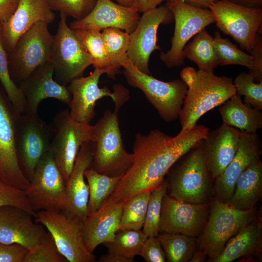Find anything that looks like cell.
<instances>
[{
	"label": "cell",
	"mask_w": 262,
	"mask_h": 262,
	"mask_svg": "<svg viewBox=\"0 0 262 262\" xmlns=\"http://www.w3.org/2000/svg\"><path fill=\"white\" fill-rule=\"evenodd\" d=\"M55 14L46 0H19L16 9L1 23V38L7 53H10L18 39L35 23L53 22Z\"/></svg>",
	"instance_id": "25"
},
{
	"label": "cell",
	"mask_w": 262,
	"mask_h": 262,
	"mask_svg": "<svg viewBox=\"0 0 262 262\" xmlns=\"http://www.w3.org/2000/svg\"><path fill=\"white\" fill-rule=\"evenodd\" d=\"M210 206V202L193 204L180 201L166 193L162 201L160 232L181 234L196 238L205 226Z\"/></svg>",
	"instance_id": "18"
},
{
	"label": "cell",
	"mask_w": 262,
	"mask_h": 262,
	"mask_svg": "<svg viewBox=\"0 0 262 262\" xmlns=\"http://www.w3.org/2000/svg\"><path fill=\"white\" fill-rule=\"evenodd\" d=\"M209 9L216 27L250 54L257 34H262V8L245 7L228 0H216Z\"/></svg>",
	"instance_id": "12"
},
{
	"label": "cell",
	"mask_w": 262,
	"mask_h": 262,
	"mask_svg": "<svg viewBox=\"0 0 262 262\" xmlns=\"http://www.w3.org/2000/svg\"><path fill=\"white\" fill-rule=\"evenodd\" d=\"M100 262H130V261L123 257L116 254L108 253L102 255L99 259Z\"/></svg>",
	"instance_id": "51"
},
{
	"label": "cell",
	"mask_w": 262,
	"mask_h": 262,
	"mask_svg": "<svg viewBox=\"0 0 262 262\" xmlns=\"http://www.w3.org/2000/svg\"><path fill=\"white\" fill-rule=\"evenodd\" d=\"M262 194V163L261 160L245 169L239 176L228 203L240 210L254 208Z\"/></svg>",
	"instance_id": "28"
},
{
	"label": "cell",
	"mask_w": 262,
	"mask_h": 262,
	"mask_svg": "<svg viewBox=\"0 0 262 262\" xmlns=\"http://www.w3.org/2000/svg\"><path fill=\"white\" fill-rule=\"evenodd\" d=\"M96 144L91 141L82 145L72 172L66 182V205L62 212L71 218L83 220L88 215L89 188L84 173L92 166Z\"/></svg>",
	"instance_id": "22"
},
{
	"label": "cell",
	"mask_w": 262,
	"mask_h": 262,
	"mask_svg": "<svg viewBox=\"0 0 262 262\" xmlns=\"http://www.w3.org/2000/svg\"><path fill=\"white\" fill-rule=\"evenodd\" d=\"M166 193L167 184L165 179L158 187L151 191L142 229L147 237H156L160 232L162 201Z\"/></svg>",
	"instance_id": "39"
},
{
	"label": "cell",
	"mask_w": 262,
	"mask_h": 262,
	"mask_svg": "<svg viewBox=\"0 0 262 262\" xmlns=\"http://www.w3.org/2000/svg\"><path fill=\"white\" fill-rule=\"evenodd\" d=\"M124 204L107 199L97 211L82 220L83 241L90 252L93 253L99 245L113 241L118 231Z\"/></svg>",
	"instance_id": "26"
},
{
	"label": "cell",
	"mask_w": 262,
	"mask_h": 262,
	"mask_svg": "<svg viewBox=\"0 0 262 262\" xmlns=\"http://www.w3.org/2000/svg\"><path fill=\"white\" fill-rule=\"evenodd\" d=\"M236 94L244 96L243 102L262 110V82H256L250 73L242 72L233 81Z\"/></svg>",
	"instance_id": "41"
},
{
	"label": "cell",
	"mask_w": 262,
	"mask_h": 262,
	"mask_svg": "<svg viewBox=\"0 0 262 262\" xmlns=\"http://www.w3.org/2000/svg\"><path fill=\"white\" fill-rule=\"evenodd\" d=\"M19 0H0V21H7L17 8Z\"/></svg>",
	"instance_id": "47"
},
{
	"label": "cell",
	"mask_w": 262,
	"mask_h": 262,
	"mask_svg": "<svg viewBox=\"0 0 262 262\" xmlns=\"http://www.w3.org/2000/svg\"><path fill=\"white\" fill-rule=\"evenodd\" d=\"M262 148L261 140L257 132L240 131L237 153L222 173L214 180V198L222 202H228L240 174L248 166L261 160Z\"/></svg>",
	"instance_id": "19"
},
{
	"label": "cell",
	"mask_w": 262,
	"mask_h": 262,
	"mask_svg": "<svg viewBox=\"0 0 262 262\" xmlns=\"http://www.w3.org/2000/svg\"><path fill=\"white\" fill-rule=\"evenodd\" d=\"M151 192H141L124 203L118 231L142 229Z\"/></svg>",
	"instance_id": "35"
},
{
	"label": "cell",
	"mask_w": 262,
	"mask_h": 262,
	"mask_svg": "<svg viewBox=\"0 0 262 262\" xmlns=\"http://www.w3.org/2000/svg\"><path fill=\"white\" fill-rule=\"evenodd\" d=\"M118 112L107 110L94 125L96 144L92 167L110 177H122L131 166L133 154L124 146Z\"/></svg>",
	"instance_id": "5"
},
{
	"label": "cell",
	"mask_w": 262,
	"mask_h": 262,
	"mask_svg": "<svg viewBox=\"0 0 262 262\" xmlns=\"http://www.w3.org/2000/svg\"><path fill=\"white\" fill-rule=\"evenodd\" d=\"M18 115L6 94L0 90V177L10 185L25 190L30 181L20 168L15 144Z\"/></svg>",
	"instance_id": "17"
},
{
	"label": "cell",
	"mask_w": 262,
	"mask_h": 262,
	"mask_svg": "<svg viewBox=\"0 0 262 262\" xmlns=\"http://www.w3.org/2000/svg\"><path fill=\"white\" fill-rule=\"evenodd\" d=\"M157 237L168 262H189L197 248L196 238L183 234L160 232Z\"/></svg>",
	"instance_id": "33"
},
{
	"label": "cell",
	"mask_w": 262,
	"mask_h": 262,
	"mask_svg": "<svg viewBox=\"0 0 262 262\" xmlns=\"http://www.w3.org/2000/svg\"><path fill=\"white\" fill-rule=\"evenodd\" d=\"M207 257L206 254L200 249L196 250L194 252L189 262H203Z\"/></svg>",
	"instance_id": "53"
},
{
	"label": "cell",
	"mask_w": 262,
	"mask_h": 262,
	"mask_svg": "<svg viewBox=\"0 0 262 262\" xmlns=\"http://www.w3.org/2000/svg\"><path fill=\"white\" fill-rule=\"evenodd\" d=\"M48 25L43 22L35 23L20 36L9 53V74L18 86L38 66L50 60L53 36Z\"/></svg>",
	"instance_id": "7"
},
{
	"label": "cell",
	"mask_w": 262,
	"mask_h": 262,
	"mask_svg": "<svg viewBox=\"0 0 262 262\" xmlns=\"http://www.w3.org/2000/svg\"><path fill=\"white\" fill-rule=\"evenodd\" d=\"M184 56L194 62L199 70L213 73L218 66L213 44V37L205 29L196 34L184 48Z\"/></svg>",
	"instance_id": "31"
},
{
	"label": "cell",
	"mask_w": 262,
	"mask_h": 262,
	"mask_svg": "<svg viewBox=\"0 0 262 262\" xmlns=\"http://www.w3.org/2000/svg\"><path fill=\"white\" fill-rule=\"evenodd\" d=\"M25 210L12 205L0 207V242L18 244L31 249L38 245L46 231L34 222Z\"/></svg>",
	"instance_id": "24"
},
{
	"label": "cell",
	"mask_w": 262,
	"mask_h": 262,
	"mask_svg": "<svg viewBox=\"0 0 262 262\" xmlns=\"http://www.w3.org/2000/svg\"><path fill=\"white\" fill-rule=\"evenodd\" d=\"M166 4L173 14L175 29L170 49L166 52L162 51L160 56L165 66L171 68L183 64V50L188 41L215 21L209 8L196 7L181 0L167 1Z\"/></svg>",
	"instance_id": "10"
},
{
	"label": "cell",
	"mask_w": 262,
	"mask_h": 262,
	"mask_svg": "<svg viewBox=\"0 0 262 262\" xmlns=\"http://www.w3.org/2000/svg\"><path fill=\"white\" fill-rule=\"evenodd\" d=\"M6 205L20 208L33 217L36 214L29 203L25 190L10 185L0 177V207Z\"/></svg>",
	"instance_id": "43"
},
{
	"label": "cell",
	"mask_w": 262,
	"mask_h": 262,
	"mask_svg": "<svg viewBox=\"0 0 262 262\" xmlns=\"http://www.w3.org/2000/svg\"><path fill=\"white\" fill-rule=\"evenodd\" d=\"M209 129L200 124L172 137L155 129L137 133L132 146V164L108 200L124 203L135 195L152 191L164 180L173 164L206 137Z\"/></svg>",
	"instance_id": "1"
},
{
	"label": "cell",
	"mask_w": 262,
	"mask_h": 262,
	"mask_svg": "<svg viewBox=\"0 0 262 262\" xmlns=\"http://www.w3.org/2000/svg\"><path fill=\"white\" fill-rule=\"evenodd\" d=\"M219 112L223 123L241 131L255 132L262 128V110L244 102L236 94L220 105Z\"/></svg>",
	"instance_id": "29"
},
{
	"label": "cell",
	"mask_w": 262,
	"mask_h": 262,
	"mask_svg": "<svg viewBox=\"0 0 262 262\" xmlns=\"http://www.w3.org/2000/svg\"><path fill=\"white\" fill-rule=\"evenodd\" d=\"M138 255L146 262H164V252L157 237H147L144 241Z\"/></svg>",
	"instance_id": "44"
},
{
	"label": "cell",
	"mask_w": 262,
	"mask_h": 262,
	"mask_svg": "<svg viewBox=\"0 0 262 262\" xmlns=\"http://www.w3.org/2000/svg\"><path fill=\"white\" fill-rule=\"evenodd\" d=\"M258 33L256 37L255 45L250 54L252 56L254 66L248 72L252 75L257 82H262V36Z\"/></svg>",
	"instance_id": "46"
},
{
	"label": "cell",
	"mask_w": 262,
	"mask_h": 262,
	"mask_svg": "<svg viewBox=\"0 0 262 262\" xmlns=\"http://www.w3.org/2000/svg\"><path fill=\"white\" fill-rule=\"evenodd\" d=\"M240 131L222 123L218 128L208 131L198 142L207 170L212 179L219 177L237 153Z\"/></svg>",
	"instance_id": "21"
},
{
	"label": "cell",
	"mask_w": 262,
	"mask_h": 262,
	"mask_svg": "<svg viewBox=\"0 0 262 262\" xmlns=\"http://www.w3.org/2000/svg\"><path fill=\"white\" fill-rule=\"evenodd\" d=\"M213 44L218 65H236L246 67L250 72L254 66L252 56L238 49L229 39L222 37L216 31L213 37Z\"/></svg>",
	"instance_id": "37"
},
{
	"label": "cell",
	"mask_w": 262,
	"mask_h": 262,
	"mask_svg": "<svg viewBox=\"0 0 262 262\" xmlns=\"http://www.w3.org/2000/svg\"><path fill=\"white\" fill-rule=\"evenodd\" d=\"M197 71L192 67L188 66L184 68L180 72L181 80L188 87H190L195 81Z\"/></svg>",
	"instance_id": "49"
},
{
	"label": "cell",
	"mask_w": 262,
	"mask_h": 262,
	"mask_svg": "<svg viewBox=\"0 0 262 262\" xmlns=\"http://www.w3.org/2000/svg\"><path fill=\"white\" fill-rule=\"evenodd\" d=\"M174 21L173 14L165 4L143 13L134 31L130 34L127 52L128 58L141 71L150 74L149 59L156 50H161L157 44V33L161 24Z\"/></svg>",
	"instance_id": "16"
},
{
	"label": "cell",
	"mask_w": 262,
	"mask_h": 262,
	"mask_svg": "<svg viewBox=\"0 0 262 262\" xmlns=\"http://www.w3.org/2000/svg\"><path fill=\"white\" fill-rule=\"evenodd\" d=\"M97 0H46L53 11L60 12L76 20L87 16L94 7Z\"/></svg>",
	"instance_id": "42"
},
{
	"label": "cell",
	"mask_w": 262,
	"mask_h": 262,
	"mask_svg": "<svg viewBox=\"0 0 262 262\" xmlns=\"http://www.w3.org/2000/svg\"><path fill=\"white\" fill-rule=\"evenodd\" d=\"M198 143L173 164L165 180L171 197L186 203L204 204L210 202L213 190Z\"/></svg>",
	"instance_id": "2"
},
{
	"label": "cell",
	"mask_w": 262,
	"mask_h": 262,
	"mask_svg": "<svg viewBox=\"0 0 262 262\" xmlns=\"http://www.w3.org/2000/svg\"><path fill=\"white\" fill-rule=\"evenodd\" d=\"M74 32L81 45L89 55L95 68L104 70L108 77L115 80L118 73L112 66L101 31L85 29L75 30Z\"/></svg>",
	"instance_id": "30"
},
{
	"label": "cell",
	"mask_w": 262,
	"mask_h": 262,
	"mask_svg": "<svg viewBox=\"0 0 262 262\" xmlns=\"http://www.w3.org/2000/svg\"><path fill=\"white\" fill-rule=\"evenodd\" d=\"M103 74H106L104 70L95 68L89 76L75 79L67 85L71 95L69 114L76 121L90 124L96 115L97 101L103 97H110L115 103L114 110L118 112L128 100L129 91L121 84H115L113 93L107 87H98Z\"/></svg>",
	"instance_id": "9"
},
{
	"label": "cell",
	"mask_w": 262,
	"mask_h": 262,
	"mask_svg": "<svg viewBox=\"0 0 262 262\" xmlns=\"http://www.w3.org/2000/svg\"><path fill=\"white\" fill-rule=\"evenodd\" d=\"M191 5L201 8H209L216 0H181Z\"/></svg>",
	"instance_id": "52"
},
{
	"label": "cell",
	"mask_w": 262,
	"mask_h": 262,
	"mask_svg": "<svg viewBox=\"0 0 262 262\" xmlns=\"http://www.w3.org/2000/svg\"><path fill=\"white\" fill-rule=\"evenodd\" d=\"M229 1L245 7L260 8L262 7V0H228Z\"/></svg>",
	"instance_id": "50"
},
{
	"label": "cell",
	"mask_w": 262,
	"mask_h": 262,
	"mask_svg": "<svg viewBox=\"0 0 262 262\" xmlns=\"http://www.w3.org/2000/svg\"><path fill=\"white\" fill-rule=\"evenodd\" d=\"M53 134L51 125L38 115L22 114L17 118L15 144L20 168L30 181L42 156L49 150Z\"/></svg>",
	"instance_id": "14"
},
{
	"label": "cell",
	"mask_w": 262,
	"mask_h": 262,
	"mask_svg": "<svg viewBox=\"0 0 262 262\" xmlns=\"http://www.w3.org/2000/svg\"><path fill=\"white\" fill-rule=\"evenodd\" d=\"M262 248V220L261 218H256L231 238L221 253L210 262H231L237 259L259 256Z\"/></svg>",
	"instance_id": "27"
},
{
	"label": "cell",
	"mask_w": 262,
	"mask_h": 262,
	"mask_svg": "<svg viewBox=\"0 0 262 262\" xmlns=\"http://www.w3.org/2000/svg\"><path fill=\"white\" fill-rule=\"evenodd\" d=\"M54 67L49 61L38 66L18 87L25 98L24 114L38 115L40 103L45 99L53 98L68 107L71 95L67 86L61 85L53 79Z\"/></svg>",
	"instance_id": "20"
},
{
	"label": "cell",
	"mask_w": 262,
	"mask_h": 262,
	"mask_svg": "<svg viewBox=\"0 0 262 262\" xmlns=\"http://www.w3.org/2000/svg\"><path fill=\"white\" fill-rule=\"evenodd\" d=\"M0 83L9 100L18 115L24 114L25 98L18 86L11 79L9 71L7 53L1 38V22L0 21Z\"/></svg>",
	"instance_id": "38"
},
{
	"label": "cell",
	"mask_w": 262,
	"mask_h": 262,
	"mask_svg": "<svg viewBox=\"0 0 262 262\" xmlns=\"http://www.w3.org/2000/svg\"><path fill=\"white\" fill-rule=\"evenodd\" d=\"M163 1V0H134L135 8L139 13L156 8Z\"/></svg>",
	"instance_id": "48"
},
{
	"label": "cell",
	"mask_w": 262,
	"mask_h": 262,
	"mask_svg": "<svg viewBox=\"0 0 262 262\" xmlns=\"http://www.w3.org/2000/svg\"><path fill=\"white\" fill-rule=\"evenodd\" d=\"M140 18L139 13L134 7L122 6L112 0H97L87 16L71 22L69 27L74 30L93 29L100 31L117 28L131 34L136 28Z\"/></svg>",
	"instance_id": "23"
},
{
	"label": "cell",
	"mask_w": 262,
	"mask_h": 262,
	"mask_svg": "<svg viewBox=\"0 0 262 262\" xmlns=\"http://www.w3.org/2000/svg\"><path fill=\"white\" fill-rule=\"evenodd\" d=\"M122 67L128 83L144 93L164 121L169 123L179 118L188 90L181 79H157L139 70L130 60Z\"/></svg>",
	"instance_id": "6"
},
{
	"label": "cell",
	"mask_w": 262,
	"mask_h": 262,
	"mask_svg": "<svg viewBox=\"0 0 262 262\" xmlns=\"http://www.w3.org/2000/svg\"><path fill=\"white\" fill-rule=\"evenodd\" d=\"M52 127L53 134L49 150L66 182L81 146L95 141L94 126L76 121L66 109L56 114Z\"/></svg>",
	"instance_id": "8"
},
{
	"label": "cell",
	"mask_w": 262,
	"mask_h": 262,
	"mask_svg": "<svg viewBox=\"0 0 262 262\" xmlns=\"http://www.w3.org/2000/svg\"><path fill=\"white\" fill-rule=\"evenodd\" d=\"M236 94L231 78L199 69L194 83L188 87L179 115L181 130L191 129L205 113Z\"/></svg>",
	"instance_id": "4"
},
{
	"label": "cell",
	"mask_w": 262,
	"mask_h": 262,
	"mask_svg": "<svg viewBox=\"0 0 262 262\" xmlns=\"http://www.w3.org/2000/svg\"><path fill=\"white\" fill-rule=\"evenodd\" d=\"M205 226L196 239V247L207 256V262L218 257L228 241L256 218L255 208L240 210L213 198Z\"/></svg>",
	"instance_id": "3"
},
{
	"label": "cell",
	"mask_w": 262,
	"mask_h": 262,
	"mask_svg": "<svg viewBox=\"0 0 262 262\" xmlns=\"http://www.w3.org/2000/svg\"><path fill=\"white\" fill-rule=\"evenodd\" d=\"M28 250L18 244L0 242V262H23Z\"/></svg>",
	"instance_id": "45"
},
{
	"label": "cell",
	"mask_w": 262,
	"mask_h": 262,
	"mask_svg": "<svg viewBox=\"0 0 262 262\" xmlns=\"http://www.w3.org/2000/svg\"><path fill=\"white\" fill-rule=\"evenodd\" d=\"M89 188L88 214L100 208L115 191L121 176L110 177L100 174L92 167L84 173Z\"/></svg>",
	"instance_id": "32"
},
{
	"label": "cell",
	"mask_w": 262,
	"mask_h": 262,
	"mask_svg": "<svg viewBox=\"0 0 262 262\" xmlns=\"http://www.w3.org/2000/svg\"><path fill=\"white\" fill-rule=\"evenodd\" d=\"M25 192L29 203L35 212H63L66 181L49 150L41 158Z\"/></svg>",
	"instance_id": "13"
},
{
	"label": "cell",
	"mask_w": 262,
	"mask_h": 262,
	"mask_svg": "<svg viewBox=\"0 0 262 262\" xmlns=\"http://www.w3.org/2000/svg\"><path fill=\"white\" fill-rule=\"evenodd\" d=\"M67 17L60 13L49 60L54 67V80L65 86L83 77L85 70L92 65L89 55L81 45L74 30L67 25Z\"/></svg>",
	"instance_id": "11"
},
{
	"label": "cell",
	"mask_w": 262,
	"mask_h": 262,
	"mask_svg": "<svg viewBox=\"0 0 262 262\" xmlns=\"http://www.w3.org/2000/svg\"><path fill=\"white\" fill-rule=\"evenodd\" d=\"M117 3L122 6L127 7H134V0H115Z\"/></svg>",
	"instance_id": "54"
},
{
	"label": "cell",
	"mask_w": 262,
	"mask_h": 262,
	"mask_svg": "<svg viewBox=\"0 0 262 262\" xmlns=\"http://www.w3.org/2000/svg\"><path fill=\"white\" fill-rule=\"evenodd\" d=\"M163 0V1H164V0H166V1H167L173 0Z\"/></svg>",
	"instance_id": "55"
},
{
	"label": "cell",
	"mask_w": 262,
	"mask_h": 262,
	"mask_svg": "<svg viewBox=\"0 0 262 262\" xmlns=\"http://www.w3.org/2000/svg\"><path fill=\"white\" fill-rule=\"evenodd\" d=\"M116 233L112 242L103 244L108 248V252L117 255L134 261L138 255L141 247L147 237L142 229H125Z\"/></svg>",
	"instance_id": "36"
},
{
	"label": "cell",
	"mask_w": 262,
	"mask_h": 262,
	"mask_svg": "<svg viewBox=\"0 0 262 262\" xmlns=\"http://www.w3.org/2000/svg\"><path fill=\"white\" fill-rule=\"evenodd\" d=\"M101 33L112 66L119 74L121 67L129 60L127 52L130 34L117 28H107Z\"/></svg>",
	"instance_id": "34"
},
{
	"label": "cell",
	"mask_w": 262,
	"mask_h": 262,
	"mask_svg": "<svg viewBox=\"0 0 262 262\" xmlns=\"http://www.w3.org/2000/svg\"><path fill=\"white\" fill-rule=\"evenodd\" d=\"M35 222L51 234L60 253L68 262H93L95 256L86 247L83 239L82 220L71 218L62 212L41 210Z\"/></svg>",
	"instance_id": "15"
},
{
	"label": "cell",
	"mask_w": 262,
	"mask_h": 262,
	"mask_svg": "<svg viewBox=\"0 0 262 262\" xmlns=\"http://www.w3.org/2000/svg\"><path fill=\"white\" fill-rule=\"evenodd\" d=\"M23 262H68L59 251L51 234L48 231L40 243L28 250Z\"/></svg>",
	"instance_id": "40"
}]
</instances>
